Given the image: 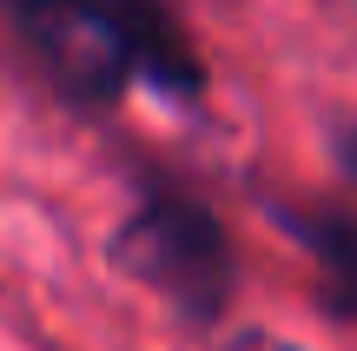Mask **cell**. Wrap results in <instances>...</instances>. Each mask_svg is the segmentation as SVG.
Returning <instances> with one entry per match:
<instances>
[{
  "instance_id": "obj_1",
  "label": "cell",
  "mask_w": 357,
  "mask_h": 351,
  "mask_svg": "<svg viewBox=\"0 0 357 351\" xmlns=\"http://www.w3.org/2000/svg\"><path fill=\"white\" fill-rule=\"evenodd\" d=\"M106 259L126 278H139L146 292H159L199 331H212L225 318L231 292H238V252H231L225 219L205 199H192L185 186H172V179H146L139 186L132 212L106 239Z\"/></svg>"
},
{
  "instance_id": "obj_2",
  "label": "cell",
  "mask_w": 357,
  "mask_h": 351,
  "mask_svg": "<svg viewBox=\"0 0 357 351\" xmlns=\"http://www.w3.org/2000/svg\"><path fill=\"white\" fill-rule=\"evenodd\" d=\"M7 27H13V47L47 80V93L86 119L113 113L126 87L139 80L100 0H7Z\"/></svg>"
},
{
  "instance_id": "obj_3",
  "label": "cell",
  "mask_w": 357,
  "mask_h": 351,
  "mask_svg": "<svg viewBox=\"0 0 357 351\" xmlns=\"http://www.w3.org/2000/svg\"><path fill=\"white\" fill-rule=\"evenodd\" d=\"M106 20L119 27L132 53V73L172 106H199L205 100V60L192 47L185 27V0H100Z\"/></svg>"
},
{
  "instance_id": "obj_4",
  "label": "cell",
  "mask_w": 357,
  "mask_h": 351,
  "mask_svg": "<svg viewBox=\"0 0 357 351\" xmlns=\"http://www.w3.org/2000/svg\"><path fill=\"white\" fill-rule=\"evenodd\" d=\"M265 219L318 265V305L337 325H357V206H331V199H258Z\"/></svg>"
},
{
  "instance_id": "obj_5",
  "label": "cell",
  "mask_w": 357,
  "mask_h": 351,
  "mask_svg": "<svg viewBox=\"0 0 357 351\" xmlns=\"http://www.w3.org/2000/svg\"><path fill=\"white\" fill-rule=\"evenodd\" d=\"M331 159H337V172H344V179L357 186V113L331 133Z\"/></svg>"
},
{
  "instance_id": "obj_6",
  "label": "cell",
  "mask_w": 357,
  "mask_h": 351,
  "mask_svg": "<svg viewBox=\"0 0 357 351\" xmlns=\"http://www.w3.org/2000/svg\"><path fill=\"white\" fill-rule=\"evenodd\" d=\"M225 351H305V345H291V338H265V331H238Z\"/></svg>"
}]
</instances>
